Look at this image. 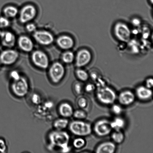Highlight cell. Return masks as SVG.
<instances>
[{
	"mask_svg": "<svg viewBox=\"0 0 153 153\" xmlns=\"http://www.w3.org/2000/svg\"><path fill=\"white\" fill-rule=\"evenodd\" d=\"M49 139L52 146L61 148L62 152H68L70 150L68 146L70 136L67 132L56 130L49 133Z\"/></svg>",
	"mask_w": 153,
	"mask_h": 153,
	"instance_id": "cell-1",
	"label": "cell"
},
{
	"mask_svg": "<svg viewBox=\"0 0 153 153\" xmlns=\"http://www.w3.org/2000/svg\"><path fill=\"white\" fill-rule=\"evenodd\" d=\"M69 127L72 133L79 137L89 135L92 131L91 124L82 120L73 121L69 125Z\"/></svg>",
	"mask_w": 153,
	"mask_h": 153,
	"instance_id": "cell-2",
	"label": "cell"
},
{
	"mask_svg": "<svg viewBox=\"0 0 153 153\" xmlns=\"http://www.w3.org/2000/svg\"><path fill=\"white\" fill-rule=\"evenodd\" d=\"M96 97L102 104L105 105L113 104L117 99L115 91L108 86L97 88Z\"/></svg>",
	"mask_w": 153,
	"mask_h": 153,
	"instance_id": "cell-3",
	"label": "cell"
},
{
	"mask_svg": "<svg viewBox=\"0 0 153 153\" xmlns=\"http://www.w3.org/2000/svg\"><path fill=\"white\" fill-rule=\"evenodd\" d=\"M11 87L13 94L19 97H25L29 91L28 81L25 77L22 76L17 80L13 81Z\"/></svg>",
	"mask_w": 153,
	"mask_h": 153,
	"instance_id": "cell-4",
	"label": "cell"
},
{
	"mask_svg": "<svg viewBox=\"0 0 153 153\" xmlns=\"http://www.w3.org/2000/svg\"><path fill=\"white\" fill-rule=\"evenodd\" d=\"M65 73V67L61 62H54L49 67V77L54 83L57 84L60 82L63 79Z\"/></svg>",
	"mask_w": 153,
	"mask_h": 153,
	"instance_id": "cell-5",
	"label": "cell"
},
{
	"mask_svg": "<svg viewBox=\"0 0 153 153\" xmlns=\"http://www.w3.org/2000/svg\"><path fill=\"white\" fill-rule=\"evenodd\" d=\"M31 59L33 63L37 68L46 70L49 67V58L43 51L39 50L34 51L31 54Z\"/></svg>",
	"mask_w": 153,
	"mask_h": 153,
	"instance_id": "cell-6",
	"label": "cell"
},
{
	"mask_svg": "<svg viewBox=\"0 0 153 153\" xmlns=\"http://www.w3.org/2000/svg\"><path fill=\"white\" fill-rule=\"evenodd\" d=\"M37 14V10L35 6L27 4L22 7L19 12V22L23 24L28 23L34 19Z\"/></svg>",
	"mask_w": 153,
	"mask_h": 153,
	"instance_id": "cell-7",
	"label": "cell"
},
{
	"mask_svg": "<svg viewBox=\"0 0 153 153\" xmlns=\"http://www.w3.org/2000/svg\"><path fill=\"white\" fill-rule=\"evenodd\" d=\"M33 33L34 39L42 46L50 45L54 41V37L53 34L49 31L45 30H36Z\"/></svg>",
	"mask_w": 153,
	"mask_h": 153,
	"instance_id": "cell-8",
	"label": "cell"
},
{
	"mask_svg": "<svg viewBox=\"0 0 153 153\" xmlns=\"http://www.w3.org/2000/svg\"><path fill=\"white\" fill-rule=\"evenodd\" d=\"M112 129L111 121L107 119L99 120L94 124L93 130L95 134L99 137H105L110 134Z\"/></svg>",
	"mask_w": 153,
	"mask_h": 153,
	"instance_id": "cell-9",
	"label": "cell"
},
{
	"mask_svg": "<svg viewBox=\"0 0 153 153\" xmlns=\"http://www.w3.org/2000/svg\"><path fill=\"white\" fill-rule=\"evenodd\" d=\"M19 57L17 51L11 48L6 49L0 54V63L5 65H13L17 61Z\"/></svg>",
	"mask_w": 153,
	"mask_h": 153,
	"instance_id": "cell-10",
	"label": "cell"
},
{
	"mask_svg": "<svg viewBox=\"0 0 153 153\" xmlns=\"http://www.w3.org/2000/svg\"><path fill=\"white\" fill-rule=\"evenodd\" d=\"M114 30L115 35L118 40L124 42H128L130 40L131 32L126 24L118 22L115 25Z\"/></svg>",
	"mask_w": 153,
	"mask_h": 153,
	"instance_id": "cell-11",
	"label": "cell"
},
{
	"mask_svg": "<svg viewBox=\"0 0 153 153\" xmlns=\"http://www.w3.org/2000/svg\"><path fill=\"white\" fill-rule=\"evenodd\" d=\"M0 39L1 45L7 48H12L16 44V36L10 31H4L0 32Z\"/></svg>",
	"mask_w": 153,
	"mask_h": 153,
	"instance_id": "cell-12",
	"label": "cell"
},
{
	"mask_svg": "<svg viewBox=\"0 0 153 153\" xmlns=\"http://www.w3.org/2000/svg\"><path fill=\"white\" fill-rule=\"evenodd\" d=\"M91 54L87 49H83L78 52L76 58V65L78 67L85 66L91 61Z\"/></svg>",
	"mask_w": 153,
	"mask_h": 153,
	"instance_id": "cell-13",
	"label": "cell"
},
{
	"mask_svg": "<svg viewBox=\"0 0 153 153\" xmlns=\"http://www.w3.org/2000/svg\"><path fill=\"white\" fill-rule=\"evenodd\" d=\"M134 93L130 90H125L120 93L118 100L120 104L124 106H129L133 104L135 100Z\"/></svg>",
	"mask_w": 153,
	"mask_h": 153,
	"instance_id": "cell-14",
	"label": "cell"
},
{
	"mask_svg": "<svg viewBox=\"0 0 153 153\" xmlns=\"http://www.w3.org/2000/svg\"><path fill=\"white\" fill-rule=\"evenodd\" d=\"M18 45L19 48L24 52H30L34 48V43L33 40L29 37L25 35H22L18 39Z\"/></svg>",
	"mask_w": 153,
	"mask_h": 153,
	"instance_id": "cell-15",
	"label": "cell"
},
{
	"mask_svg": "<svg viewBox=\"0 0 153 153\" xmlns=\"http://www.w3.org/2000/svg\"><path fill=\"white\" fill-rule=\"evenodd\" d=\"M56 44L60 48L64 50H68L73 47L74 41L70 36L64 35L59 36L57 39Z\"/></svg>",
	"mask_w": 153,
	"mask_h": 153,
	"instance_id": "cell-16",
	"label": "cell"
},
{
	"mask_svg": "<svg viewBox=\"0 0 153 153\" xmlns=\"http://www.w3.org/2000/svg\"><path fill=\"white\" fill-rule=\"evenodd\" d=\"M117 149L115 143L112 142H103L96 148L95 152L97 153H114Z\"/></svg>",
	"mask_w": 153,
	"mask_h": 153,
	"instance_id": "cell-17",
	"label": "cell"
},
{
	"mask_svg": "<svg viewBox=\"0 0 153 153\" xmlns=\"http://www.w3.org/2000/svg\"><path fill=\"white\" fill-rule=\"evenodd\" d=\"M136 95L139 100H149L152 97V91L150 88L143 85H140L136 88Z\"/></svg>",
	"mask_w": 153,
	"mask_h": 153,
	"instance_id": "cell-18",
	"label": "cell"
},
{
	"mask_svg": "<svg viewBox=\"0 0 153 153\" xmlns=\"http://www.w3.org/2000/svg\"><path fill=\"white\" fill-rule=\"evenodd\" d=\"M58 111L62 117L67 118L72 116L74 112L73 106L66 102H64L59 105Z\"/></svg>",
	"mask_w": 153,
	"mask_h": 153,
	"instance_id": "cell-19",
	"label": "cell"
},
{
	"mask_svg": "<svg viewBox=\"0 0 153 153\" xmlns=\"http://www.w3.org/2000/svg\"><path fill=\"white\" fill-rule=\"evenodd\" d=\"M4 16L8 19L16 17L19 13V10L15 6L9 5L4 7L3 10Z\"/></svg>",
	"mask_w": 153,
	"mask_h": 153,
	"instance_id": "cell-20",
	"label": "cell"
},
{
	"mask_svg": "<svg viewBox=\"0 0 153 153\" xmlns=\"http://www.w3.org/2000/svg\"><path fill=\"white\" fill-rule=\"evenodd\" d=\"M111 125L112 129L115 130H121L126 125V121L123 118L120 117H117L111 121Z\"/></svg>",
	"mask_w": 153,
	"mask_h": 153,
	"instance_id": "cell-21",
	"label": "cell"
},
{
	"mask_svg": "<svg viewBox=\"0 0 153 153\" xmlns=\"http://www.w3.org/2000/svg\"><path fill=\"white\" fill-rule=\"evenodd\" d=\"M68 120L62 117L55 120L53 123V127L56 130H62L67 128L69 125Z\"/></svg>",
	"mask_w": 153,
	"mask_h": 153,
	"instance_id": "cell-22",
	"label": "cell"
},
{
	"mask_svg": "<svg viewBox=\"0 0 153 153\" xmlns=\"http://www.w3.org/2000/svg\"><path fill=\"white\" fill-rule=\"evenodd\" d=\"M124 135L121 130H115L112 133L111 138L114 143L120 144L123 143L124 140Z\"/></svg>",
	"mask_w": 153,
	"mask_h": 153,
	"instance_id": "cell-23",
	"label": "cell"
},
{
	"mask_svg": "<svg viewBox=\"0 0 153 153\" xmlns=\"http://www.w3.org/2000/svg\"><path fill=\"white\" fill-rule=\"evenodd\" d=\"M61 59L63 62L65 63L71 64L74 61V55L73 52L70 51H67L62 54Z\"/></svg>",
	"mask_w": 153,
	"mask_h": 153,
	"instance_id": "cell-24",
	"label": "cell"
},
{
	"mask_svg": "<svg viewBox=\"0 0 153 153\" xmlns=\"http://www.w3.org/2000/svg\"><path fill=\"white\" fill-rule=\"evenodd\" d=\"M76 77L81 82H86L89 77L88 73L83 70H77L76 71Z\"/></svg>",
	"mask_w": 153,
	"mask_h": 153,
	"instance_id": "cell-25",
	"label": "cell"
},
{
	"mask_svg": "<svg viewBox=\"0 0 153 153\" xmlns=\"http://www.w3.org/2000/svg\"><path fill=\"white\" fill-rule=\"evenodd\" d=\"M73 91L76 95H80L84 90V87L80 82H76L73 84Z\"/></svg>",
	"mask_w": 153,
	"mask_h": 153,
	"instance_id": "cell-26",
	"label": "cell"
},
{
	"mask_svg": "<svg viewBox=\"0 0 153 153\" xmlns=\"http://www.w3.org/2000/svg\"><path fill=\"white\" fill-rule=\"evenodd\" d=\"M73 116L76 119L82 120L86 118L87 114L83 109H78L74 111Z\"/></svg>",
	"mask_w": 153,
	"mask_h": 153,
	"instance_id": "cell-27",
	"label": "cell"
},
{
	"mask_svg": "<svg viewBox=\"0 0 153 153\" xmlns=\"http://www.w3.org/2000/svg\"><path fill=\"white\" fill-rule=\"evenodd\" d=\"M85 141L82 137L76 138L73 142V146L76 149H81L85 146Z\"/></svg>",
	"mask_w": 153,
	"mask_h": 153,
	"instance_id": "cell-28",
	"label": "cell"
},
{
	"mask_svg": "<svg viewBox=\"0 0 153 153\" xmlns=\"http://www.w3.org/2000/svg\"><path fill=\"white\" fill-rule=\"evenodd\" d=\"M88 99L83 96L79 97L76 100V104L80 109L85 108L88 106Z\"/></svg>",
	"mask_w": 153,
	"mask_h": 153,
	"instance_id": "cell-29",
	"label": "cell"
},
{
	"mask_svg": "<svg viewBox=\"0 0 153 153\" xmlns=\"http://www.w3.org/2000/svg\"><path fill=\"white\" fill-rule=\"evenodd\" d=\"M10 25V22L8 18L5 16L0 17V28H5L8 27Z\"/></svg>",
	"mask_w": 153,
	"mask_h": 153,
	"instance_id": "cell-30",
	"label": "cell"
},
{
	"mask_svg": "<svg viewBox=\"0 0 153 153\" xmlns=\"http://www.w3.org/2000/svg\"><path fill=\"white\" fill-rule=\"evenodd\" d=\"M111 111L114 114L117 115L121 114L123 112L122 107L120 105L118 104H114L112 106Z\"/></svg>",
	"mask_w": 153,
	"mask_h": 153,
	"instance_id": "cell-31",
	"label": "cell"
},
{
	"mask_svg": "<svg viewBox=\"0 0 153 153\" xmlns=\"http://www.w3.org/2000/svg\"><path fill=\"white\" fill-rule=\"evenodd\" d=\"M96 85L92 83H88L84 87V90L87 93H91L94 91L96 89Z\"/></svg>",
	"mask_w": 153,
	"mask_h": 153,
	"instance_id": "cell-32",
	"label": "cell"
},
{
	"mask_svg": "<svg viewBox=\"0 0 153 153\" xmlns=\"http://www.w3.org/2000/svg\"><path fill=\"white\" fill-rule=\"evenodd\" d=\"M26 29L28 32L34 33L37 30L36 25L34 23L28 22L26 25Z\"/></svg>",
	"mask_w": 153,
	"mask_h": 153,
	"instance_id": "cell-33",
	"label": "cell"
},
{
	"mask_svg": "<svg viewBox=\"0 0 153 153\" xmlns=\"http://www.w3.org/2000/svg\"><path fill=\"white\" fill-rule=\"evenodd\" d=\"M10 75L13 81L17 80L21 76L20 74L16 70H13L10 72Z\"/></svg>",
	"mask_w": 153,
	"mask_h": 153,
	"instance_id": "cell-34",
	"label": "cell"
},
{
	"mask_svg": "<svg viewBox=\"0 0 153 153\" xmlns=\"http://www.w3.org/2000/svg\"><path fill=\"white\" fill-rule=\"evenodd\" d=\"M90 76L94 82L101 77L99 73L96 72L95 71H93L91 72L90 74Z\"/></svg>",
	"mask_w": 153,
	"mask_h": 153,
	"instance_id": "cell-35",
	"label": "cell"
},
{
	"mask_svg": "<svg viewBox=\"0 0 153 153\" xmlns=\"http://www.w3.org/2000/svg\"><path fill=\"white\" fill-rule=\"evenodd\" d=\"M7 145L2 139H0V152L4 153L7 150Z\"/></svg>",
	"mask_w": 153,
	"mask_h": 153,
	"instance_id": "cell-36",
	"label": "cell"
},
{
	"mask_svg": "<svg viewBox=\"0 0 153 153\" xmlns=\"http://www.w3.org/2000/svg\"><path fill=\"white\" fill-rule=\"evenodd\" d=\"M31 100L33 103L35 104H37L39 103L41 101L40 96L38 94H33L32 97H31Z\"/></svg>",
	"mask_w": 153,
	"mask_h": 153,
	"instance_id": "cell-37",
	"label": "cell"
},
{
	"mask_svg": "<svg viewBox=\"0 0 153 153\" xmlns=\"http://www.w3.org/2000/svg\"><path fill=\"white\" fill-rule=\"evenodd\" d=\"M145 86H146V88L151 89L152 88L153 85V79L152 78H148V79H147L146 81H145Z\"/></svg>",
	"mask_w": 153,
	"mask_h": 153,
	"instance_id": "cell-38",
	"label": "cell"
},
{
	"mask_svg": "<svg viewBox=\"0 0 153 153\" xmlns=\"http://www.w3.org/2000/svg\"><path fill=\"white\" fill-rule=\"evenodd\" d=\"M133 25H135V26H138L140 23V21L139 19H133L132 22Z\"/></svg>",
	"mask_w": 153,
	"mask_h": 153,
	"instance_id": "cell-39",
	"label": "cell"
},
{
	"mask_svg": "<svg viewBox=\"0 0 153 153\" xmlns=\"http://www.w3.org/2000/svg\"><path fill=\"white\" fill-rule=\"evenodd\" d=\"M144 37V38H147V37L148 36V35L147 33H145L144 35L143 36Z\"/></svg>",
	"mask_w": 153,
	"mask_h": 153,
	"instance_id": "cell-40",
	"label": "cell"
},
{
	"mask_svg": "<svg viewBox=\"0 0 153 153\" xmlns=\"http://www.w3.org/2000/svg\"><path fill=\"white\" fill-rule=\"evenodd\" d=\"M137 30H134V31H133V33L135 34H137Z\"/></svg>",
	"mask_w": 153,
	"mask_h": 153,
	"instance_id": "cell-41",
	"label": "cell"
},
{
	"mask_svg": "<svg viewBox=\"0 0 153 153\" xmlns=\"http://www.w3.org/2000/svg\"><path fill=\"white\" fill-rule=\"evenodd\" d=\"M150 1H151V2H152H152H153V0H150Z\"/></svg>",
	"mask_w": 153,
	"mask_h": 153,
	"instance_id": "cell-42",
	"label": "cell"
},
{
	"mask_svg": "<svg viewBox=\"0 0 153 153\" xmlns=\"http://www.w3.org/2000/svg\"><path fill=\"white\" fill-rule=\"evenodd\" d=\"M1 63H0V67H1Z\"/></svg>",
	"mask_w": 153,
	"mask_h": 153,
	"instance_id": "cell-43",
	"label": "cell"
}]
</instances>
